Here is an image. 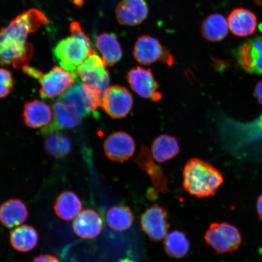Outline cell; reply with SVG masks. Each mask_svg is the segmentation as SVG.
Here are the masks:
<instances>
[{"label": "cell", "instance_id": "obj_1", "mask_svg": "<svg viewBox=\"0 0 262 262\" xmlns=\"http://www.w3.org/2000/svg\"><path fill=\"white\" fill-rule=\"evenodd\" d=\"M49 24L47 16L40 10L29 9L0 30V64L12 65L20 69L27 65L34 54L32 45L28 42L30 33Z\"/></svg>", "mask_w": 262, "mask_h": 262}, {"label": "cell", "instance_id": "obj_2", "mask_svg": "<svg viewBox=\"0 0 262 262\" xmlns=\"http://www.w3.org/2000/svg\"><path fill=\"white\" fill-rule=\"evenodd\" d=\"M224 183L222 173L214 166L199 159L186 163L183 172V185L189 194L198 198L214 195Z\"/></svg>", "mask_w": 262, "mask_h": 262}, {"label": "cell", "instance_id": "obj_3", "mask_svg": "<svg viewBox=\"0 0 262 262\" xmlns=\"http://www.w3.org/2000/svg\"><path fill=\"white\" fill-rule=\"evenodd\" d=\"M71 35L58 42L53 50L55 61L63 70L75 75V71L94 50L89 37L79 23L70 25Z\"/></svg>", "mask_w": 262, "mask_h": 262}, {"label": "cell", "instance_id": "obj_4", "mask_svg": "<svg viewBox=\"0 0 262 262\" xmlns=\"http://www.w3.org/2000/svg\"><path fill=\"white\" fill-rule=\"evenodd\" d=\"M29 77L37 80L40 84V94L42 98L51 99L64 93L77 80V77L73 73L55 67L47 73L28 64L22 68Z\"/></svg>", "mask_w": 262, "mask_h": 262}, {"label": "cell", "instance_id": "obj_5", "mask_svg": "<svg viewBox=\"0 0 262 262\" xmlns=\"http://www.w3.org/2000/svg\"><path fill=\"white\" fill-rule=\"evenodd\" d=\"M106 67L102 59L93 51L77 68L75 74L83 84L102 98L110 83L109 72Z\"/></svg>", "mask_w": 262, "mask_h": 262}, {"label": "cell", "instance_id": "obj_6", "mask_svg": "<svg viewBox=\"0 0 262 262\" xmlns=\"http://www.w3.org/2000/svg\"><path fill=\"white\" fill-rule=\"evenodd\" d=\"M205 240L219 254L232 253L237 250L242 243L239 229L227 222L212 223L206 231Z\"/></svg>", "mask_w": 262, "mask_h": 262}, {"label": "cell", "instance_id": "obj_7", "mask_svg": "<svg viewBox=\"0 0 262 262\" xmlns=\"http://www.w3.org/2000/svg\"><path fill=\"white\" fill-rule=\"evenodd\" d=\"M60 100L82 118L96 112L101 106V98L86 85L77 81L61 95Z\"/></svg>", "mask_w": 262, "mask_h": 262}, {"label": "cell", "instance_id": "obj_8", "mask_svg": "<svg viewBox=\"0 0 262 262\" xmlns=\"http://www.w3.org/2000/svg\"><path fill=\"white\" fill-rule=\"evenodd\" d=\"M133 55L136 60L143 65L161 61L171 67L174 63V59L168 49L157 39L149 35H142L137 38Z\"/></svg>", "mask_w": 262, "mask_h": 262}, {"label": "cell", "instance_id": "obj_9", "mask_svg": "<svg viewBox=\"0 0 262 262\" xmlns=\"http://www.w3.org/2000/svg\"><path fill=\"white\" fill-rule=\"evenodd\" d=\"M133 104V97L130 91L119 85L108 87L101 101L104 112L114 119L126 117L132 110Z\"/></svg>", "mask_w": 262, "mask_h": 262}, {"label": "cell", "instance_id": "obj_10", "mask_svg": "<svg viewBox=\"0 0 262 262\" xmlns=\"http://www.w3.org/2000/svg\"><path fill=\"white\" fill-rule=\"evenodd\" d=\"M129 86L141 97L158 102L162 99L159 84L150 69L137 67L130 69L126 75Z\"/></svg>", "mask_w": 262, "mask_h": 262}, {"label": "cell", "instance_id": "obj_11", "mask_svg": "<svg viewBox=\"0 0 262 262\" xmlns=\"http://www.w3.org/2000/svg\"><path fill=\"white\" fill-rule=\"evenodd\" d=\"M167 218L166 209L158 204L150 206L143 213L141 216V227L150 241L158 242L166 236L169 228Z\"/></svg>", "mask_w": 262, "mask_h": 262}, {"label": "cell", "instance_id": "obj_12", "mask_svg": "<svg viewBox=\"0 0 262 262\" xmlns=\"http://www.w3.org/2000/svg\"><path fill=\"white\" fill-rule=\"evenodd\" d=\"M238 63L248 73L262 75V36H257L239 46L235 51Z\"/></svg>", "mask_w": 262, "mask_h": 262}, {"label": "cell", "instance_id": "obj_13", "mask_svg": "<svg viewBox=\"0 0 262 262\" xmlns=\"http://www.w3.org/2000/svg\"><path fill=\"white\" fill-rule=\"evenodd\" d=\"M136 146L133 137L123 131L110 134L103 144L104 153L107 158L118 162L130 159L135 154Z\"/></svg>", "mask_w": 262, "mask_h": 262}, {"label": "cell", "instance_id": "obj_14", "mask_svg": "<svg viewBox=\"0 0 262 262\" xmlns=\"http://www.w3.org/2000/svg\"><path fill=\"white\" fill-rule=\"evenodd\" d=\"M148 10L145 0H122L116 7V18L121 25H139L147 18Z\"/></svg>", "mask_w": 262, "mask_h": 262}, {"label": "cell", "instance_id": "obj_15", "mask_svg": "<svg viewBox=\"0 0 262 262\" xmlns=\"http://www.w3.org/2000/svg\"><path fill=\"white\" fill-rule=\"evenodd\" d=\"M103 219L94 209L81 211L74 219L73 228L77 236L84 239L96 238L103 229Z\"/></svg>", "mask_w": 262, "mask_h": 262}, {"label": "cell", "instance_id": "obj_16", "mask_svg": "<svg viewBox=\"0 0 262 262\" xmlns=\"http://www.w3.org/2000/svg\"><path fill=\"white\" fill-rule=\"evenodd\" d=\"M54 121L47 126L41 129L42 136L58 132L65 129L74 128L81 122V117L67 104L62 102H55L53 104Z\"/></svg>", "mask_w": 262, "mask_h": 262}, {"label": "cell", "instance_id": "obj_17", "mask_svg": "<svg viewBox=\"0 0 262 262\" xmlns=\"http://www.w3.org/2000/svg\"><path fill=\"white\" fill-rule=\"evenodd\" d=\"M150 150L145 146L141 147L136 162L140 168L150 177L155 188L159 192L165 193L168 191V182L163 170L154 161Z\"/></svg>", "mask_w": 262, "mask_h": 262}, {"label": "cell", "instance_id": "obj_18", "mask_svg": "<svg viewBox=\"0 0 262 262\" xmlns=\"http://www.w3.org/2000/svg\"><path fill=\"white\" fill-rule=\"evenodd\" d=\"M227 21L229 30L238 37H248L254 34L256 30L257 16L247 9L232 10L229 15Z\"/></svg>", "mask_w": 262, "mask_h": 262}, {"label": "cell", "instance_id": "obj_19", "mask_svg": "<svg viewBox=\"0 0 262 262\" xmlns=\"http://www.w3.org/2000/svg\"><path fill=\"white\" fill-rule=\"evenodd\" d=\"M23 116L26 126L35 129L43 128L51 123L52 112L47 103L34 100L25 103Z\"/></svg>", "mask_w": 262, "mask_h": 262}, {"label": "cell", "instance_id": "obj_20", "mask_svg": "<svg viewBox=\"0 0 262 262\" xmlns=\"http://www.w3.org/2000/svg\"><path fill=\"white\" fill-rule=\"evenodd\" d=\"M96 45L106 67H113L122 59V49L114 34L106 32L98 35L96 39Z\"/></svg>", "mask_w": 262, "mask_h": 262}, {"label": "cell", "instance_id": "obj_21", "mask_svg": "<svg viewBox=\"0 0 262 262\" xmlns=\"http://www.w3.org/2000/svg\"><path fill=\"white\" fill-rule=\"evenodd\" d=\"M28 217V208L21 200L10 199L0 205V223L6 228L18 227Z\"/></svg>", "mask_w": 262, "mask_h": 262}, {"label": "cell", "instance_id": "obj_22", "mask_svg": "<svg viewBox=\"0 0 262 262\" xmlns=\"http://www.w3.org/2000/svg\"><path fill=\"white\" fill-rule=\"evenodd\" d=\"M54 209L59 218L65 221H70L80 214L82 203L74 192L64 191L58 195L55 201Z\"/></svg>", "mask_w": 262, "mask_h": 262}, {"label": "cell", "instance_id": "obj_23", "mask_svg": "<svg viewBox=\"0 0 262 262\" xmlns=\"http://www.w3.org/2000/svg\"><path fill=\"white\" fill-rule=\"evenodd\" d=\"M179 144L175 137L162 134L154 140L151 155L157 162L165 163L179 155Z\"/></svg>", "mask_w": 262, "mask_h": 262}, {"label": "cell", "instance_id": "obj_24", "mask_svg": "<svg viewBox=\"0 0 262 262\" xmlns=\"http://www.w3.org/2000/svg\"><path fill=\"white\" fill-rule=\"evenodd\" d=\"M38 238L36 229L28 225L15 228L10 234L12 247L21 253H27L34 249L38 243Z\"/></svg>", "mask_w": 262, "mask_h": 262}, {"label": "cell", "instance_id": "obj_25", "mask_svg": "<svg viewBox=\"0 0 262 262\" xmlns=\"http://www.w3.org/2000/svg\"><path fill=\"white\" fill-rule=\"evenodd\" d=\"M228 24L224 15L214 14L206 17L201 25V33L206 40L219 42L224 40L228 34Z\"/></svg>", "mask_w": 262, "mask_h": 262}, {"label": "cell", "instance_id": "obj_26", "mask_svg": "<svg viewBox=\"0 0 262 262\" xmlns=\"http://www.w3.org/2000/svg\"><path fill=\"white\" fill-rule=\"evenodd\" d=\"M106 221L109 227L113 230L124 231L132 227L134 215L128 206L117 205L108 209Z\"/></svg>", "mask_w": 262, "mask_h": 262}, {"label": "cell", "instance_id": "obj_27", "mask_svg": "<svg viewBox=\"0 0 262 262\" xmlns=\"http://www.w3.org/2000/svg\"><path fill=\"white\" fill-rule=\"evenodd\" d=\"M163 246L169 257L180 259L188 253L190 242L184 232L174 230L166 235Z\"/></svg>", "mask_w": 262, "mask_h": 262}, {"label": "cell", "instance_id": "obj_28", "mask_svg": "<svg viewBox=\"0 0 262 262\" xmlns=\"http://www.w3.org/2000/svg\"><path fill=\"white\" fill-rule=\"evenodd\" d=\"M45 148L49 155L62 159L71 152L72 143L65 134L55 132L45 136Z\"/></svg>", "mask_w": 262, "mask_h": 262}, {"label": "cell", "instance_id": "obj_29", "mask_svg": "<svg viewBox=\"0 0 262 262\" xmlns=\"http://www.w3.org/2000/svg\"><path fill=\"white\" fill-rule=\"evenodd\" d=\"M14 78L11 72L0 68V98L7 97L14 88Z\"/></svg>", "mask_w": 262, "mask_h": 262}, {"label": "cell", "instance_id": "obj_30", "mask_svg": "<svg viewBox=\"0 0 262 262\" xmlns=\"http://www.w3.org/2000/svg\"><path fill=\"white\" fill-rule=\"evenodd\" d=\"M32 262H60L58 258L51 254H42L34 258Z\"/></svg>", "mask_w": 262, "mask_h": 262}, {"label": "cell", "instance_id": "obj_31", "mask_svg": "<svg viewBox=\"0 0 262 262\" xmlns=\"http://www.w3.org/2000/svg\"><path fill=\"white\" fill-rule=\"evenodd\" d=\"M254 93L258 102L262 104V80L257 83L255 87Z\"/></svg>", "mask_w": 262, "mask_h": 262}, {"label": "cell", "instance_id": "obj_32", "mask_svg": "<svg viewBox=\"0 0 262 262\" xmlns=\"http://www.w3.org/2000/svg\"><path fill=\"white\" fill-rule=\"evenodd\" d=\"M256 210L258 219L262 221V194L258 196L257 200Z\"/></svg>", "mask_w": 262, "mask_h": 262}, {"label": "cell", "instance_id": "obj_33", "mask_svg": "<svg viewBox=\"0 0 262 262\" xmlns=\"http://www.w3.org/2000/svg\"><path fill=\"white\" fill-rule=\"evenodd\" d=\"M255 126H254L253 127L249 126V127H250L251 129L255 128V129H257L258 130L257 133L260 134V135L262 136V115L259 120H258V122L255 123Z\"/></svg>", "mask_w": 262, "mask_h": 262}, {"label": "cell", "instance_id": "obj_34", "mask_svg": "<svg viewBox=\"0 0 262 262\" xmlns=\"http://www.w3.org/2000/svg\"><path fill=\"white\" fill-rule=\"evenodd\" d=\"M119 262H136L134 261L133 260L130 259V258H122V259H121Z\"/></svg>", "mask_w": 262, "mask_h": 262}]
</instances>
